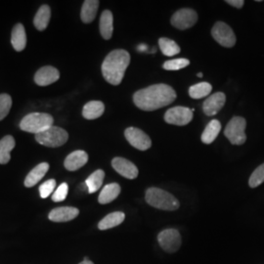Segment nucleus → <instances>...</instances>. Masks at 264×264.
Here are the masks:
<instances>
[{"instance_id": "22", "label": "nucleus", "mask_w": 264, "mask_h": 264, "mask_svg": "<svg viewBox=\"0 0 264 264\" xmlns=\"http://www.w3.org/2000/svg\"><path fill=\"white\" fill-rule=\"evenodd\" d=\"M113 21H114V18L111 11L105 10L102 13L100 18V33L102 37L106 40L111 39V37L113 36V31H114Z\"/></svg>"}, {"instance_id": "23", "label": "nucleus", "mask_w": 264, "mask_h": 264, "mask_svg": "<svg viewBox=\"0 0 264 264\" xmlns=\"http://www.w3.org/2000/svg\"><path fill=\"white\" fill-rule=\"evenodd\" d=\"M15 147V139L11 135H7L0 140V164H8L11 156L10 153Z\"/></svg>"}, {"instance_id": "17", "label": "nucleus", "mask_w": 264, "mask_h": 264, "mask_svg": "<svg viewBox=\"0 0 264 264\" xmlns=\"http://www.w3.org/2000/svg\"><path fill=\"white\" fill-rule=\"evenodd\" d=\"M49 165L47 163H41L38 166H36L25 177L24 180V186L28 188L34 187L36 184L38 183V181L41 180L43 176L46 174L48 171Z\"/></svg>"}, {"instance_id": "10", "label": "nucleus", "mask_w": 264, "mask_h": 264, "mask_svg": "<svg viewBox=\"0 0 264 264\" xmlns=\"http://www.w3.org/2000/svg\"><path fill=\"white\" fill-rule=\"evenodd\" d=\"M193 120V112L191 109L186 107H174L169 109L165 114V120L173 125H186Z\"/></svg>"}, {"instance_id": "20", "label": "nucleus", "mask_w": 264, "mask_h": 264, "mask_svg": "<svg viewBox=\"0 0 264 264\" xmlns=\"http://www.w3.org/2000/svg\"><path fill=\"white\" fill-rule=\"evenodd\" d=\"M11 43L16 51L20 52L24 50L27 45V35L23 24H17L14 27L11 36Z\"/></svg>"}, {"instance_id": "5", "label": "nucleus", "mask_w": 264, "mask_h": 264, "mask_svg": "<svg viewBox=\"0 0 264 264\" xmlns=\"http://www.w3.org/2000/svg\"><path fill=\"white\" fill-rule=\"evenodd\" d=\"M68 132L57 126H51L48 129L36 134V140L39 144L53 148L65 144L68 141Z\"/></svg>"}, {"instance_id": "29", "label": "nucleus", "mask_w": 264, "mask_h": 264, "mask_svg": "<svg viewBox=\"0 0 264 264\" xmlns=\"http://www.w3.org/2000/svg\"><path fill=\"white\" fill-rule=\"evenodd\" d=\"M213 90V86L208 83H200L189 88V95L193 99H201L208 96Z\"/></svg>"}, {"instance_id": "13", "label": "nucleus", "mask_w": 264, "mask_h": 264, "mask_svg": "<svg viewBox=\"0 0 264 264\" xmlns=\"http://www.w3.org/2000/svg\"><path fill=\"white\" fill-rule=\"evenodd\" d=\"M226 101V96L223 92H216L212 96L208 97L204 101L203 111L208 117L216 116V114L223 108Z\"/></svg>"}, {"instance_id": "4", "label": "nucleus", "mask_w": 264, "mask_h": 264, "mask_svg": "<svg viewBox=\"0 0 264 264\" xmlns=\"http://www.w3.org/2000/svg\"><path fill=\"white\" fill-rule=\"evenodd\" d=\"M53 118L45 113H33L24 117L20 123L22 130L38 134L53 126Z\"/></svg>"}, {"instance_id": "19", "label": "nucleus", "mask_w": 264, "mask_h": 264, "mask_svg": "<svg viewBox=\"0 0 264 264\" xmlns=\"http://www.w3.org/2000/svg\"><path fill=\"white\" fill-rule=\"evenodd\" d=\"M120 193V186L118 183H111L106 185L99 195L98 201L101 204H106L116 200Z\"/></svg>"}, {"instance_id": "8", "label": "nucleus", "mask_w": 264, "mask_h": 264, "mask_svg": "<svg viewBox=\"0 0 264 264\" xmlns=\"http://www.w3.org/2000/svg\"><path fill=\"white\" fill-rule=\"evenodd\" d=\"M212 35L221 46L231 48L236 44L237 39L233 30L223 22L216 23L212 30Z\"/></svg>"}, {"instance_id": "6", "label": "nucleus", "mask_w": 264, "mask_h": 264, "mask_svg": "<svg viewBox=\"0 0 264 264\" xmlns=\"http://www.w3.org/2000/svg\"><path fill=\"white\" fill-rule=\"evenodd\" d=\"M247 121L242 117H234L229 121L224 130V135L233 145H243L247 141Z\"/></svg>"}, {"instance_id": "24", "label": "nucleus", "mask_w": 264, "mask_h": 264, "mask_svg": "<svg viewBox=\"0 0 264 264\" xmlns=\"http://www.w3.org/2000/svg\"><path fill=\"white\" fill-rule=\"evenodd\" d=\"M125 218V215L121 212H115L107 216H105L98 224V228L100 230H107L119 226L123 222Z\"/></svg>"}, {"instance_id": "3", "label": "nucleus", "mask_w": 264, "mask_h": 264, "mask_svg": "<svg viewBox=\"0 0 264 264\" xmlns=\"http://www.w3.org/2000/svg\"><path fill=\"white\" fill-rule=\"evenodd\" d=\"M145 200L151 206L163 210L173 212L180 206L179 201L173 195L156 187L149 188L146 191Z\"/></svg>"}, {"instance_id": "21", "label": "nucleus", "mask_w": 264, "mask_h": 264, "mask_svg": "<svg viewBox=\"0 0 264 264\" xmlns=\"http://www.w3.org/2000/svg\"><path fill=\"white\" fill-rule=\"evenodd\" d=\"M99 1L97 0H86L84 1L81 17L83 22L85 24L91 23L95 17H96L97 11L99 8Z\"/></svg>"}, {"instance_id": "27", "label": "nucleus", "mask_w": 264, "mask_h": 264, "mask_svg": "<svg viewBox=\"0 0 264 264\" xmlns=\"http://www.w3.org/2000/svg\"><path fill=\"white\" fill-rule=\"evenodd\" d=\"M105 177V172L102 169H98L96 171H94L86 180L85 184L88 188V192L90 194L95 193L101 188L103 181Z\"/></svg>"}, {"instance_id": "26", "label": "nucleus", "mask_w": 264, "mask_h": 264, "mask_svg": "<svg viewBox=\"0 0 264 264\" xmlns=\"http://www.w3.org/2000/svg\"><path fill=\"white\" fill-rule=\"evenodd\" d=\"M51 17V9L48 5H42L36 13L34 24L38 31H44L49 24Z\"/></svg>"}, {"instance_id": "32", "label": "nucleus", "mask_w": 264, "mask_h": 264, "mask_svg": "<svg viewBox=\"0 0 264 264\" xmlns=\"http://www.w3.org/2000/svg\"><path fill=\"white\" fill-rule=\"evenodd\" d=\"M12 106V99L8 94H0V120L6 118Z\"/></svg>"}, {"instance_id": "9", "label": "nucleus", "mask_w": 264, "mask_h": 264, "mask_svg": "<svg viewBox=\"0 0 264 264\" xmlns=\"http://www.w3.org/2000/svg\"><path fill=\"white\" fill-rule=\"evenodd\" d=\"M198 21V14L189 8L180 9L177 12L174 13L171 17V24L178 29V30H187L189 28H192L194 24Z\"/></svg>"}, {"instance_id": "16", "label": "nucleus", "mask_w": 264, "mask_h": 264, "mask_svg": "<svg viewBox=\"0 0 264 264\" xmlns=\"http://www.w3.org/2000/svg\"><path fill=\"white\" fill-rule=\"evenodd\" d=\"M88 155L84 151H74L66 157L64 166L70 171L77 170L86 165Z\"/></svg>"}, {"instance_id": "31", "label": "nucleus", "mask_w": 264, "mask_h": 264, "mask_svg": "<svg viewBox=\"0 0 264 264\" xmlns=\"http://www.w3.org/2000/svg\"><path fill=\"white\" fill-rule=\"evenodd\" d=\"M264 182V164L255 168L250 177L249 185L251 188H256Z\"/></svg>"}, {"instance_id": "37", "label": "nucleus", "mask_w": 264, "mask_h": 264, "mask_svg": "<svg viewBox=\"0 0 264 264\" xmlns=\"http://www.w3.org/2000/svg\"><path fill=\"white\" fill-rule=\"evenodd\" d=\"M146 48H147V47H146L145 45H141V46H139V47H138V50L140 51V50H145Z\"/></svg>"}, {"instance_id": "18", "label": "nucleus", "mask_w": 264, "mask_h": 264, "mask_svg": "<svg viewBox=\"0 0 264 264\" xmlns=\"http://www.w3.org/2000/svg\"><path fill=\"white\" fill-rule=\"evenodd\" d=\"M105 111V105L101 101H90L83 110V116L86 120H95L100 118Z\"/></svg>"}, {"instance_id": "11", "label": "nucleus", "mask_w": 264, "mask_h": 264, "mask_svg": "<svg viewBox=\"0 0 264 264\" xmlns=\"http://www.w3.org/2000/svg\"><path fill=\"white\" fill-rule=\"evenodd\" d=\"M124 135L129 144L140 151H146L150 149L152 146V141L150 137L139 128L128 127L125 129Z\"/></svg>"}, {"instance_id": "34", "label": "nucleus", "mask_w": 264, "mask_h": 264, "mask_svg": "<svg viewBox=\"0 0 264 264\" xmlns=\"http://www.w3.org/2000/svg\"><path fill=\"white\" fill-rule=\"evenodd\" d=\"M68 192H69L68 184L67 183H62L60 186L58 187V189L53 194L52 200L54 202H62V201H64L67 198Z\"/></svg>"}, {"instance_id": "7", "label": "nucleus", "mask_w": 264, "mask_h": 264, "mask_svg": "<svg viewBox=\"0 0 264 264\" xmlns=\"http://www.w3.org/2000/svg\"><path fill=\"white\" fill-rule=\"evenodd\" d=\"M157 243L165 252L168 253L176 252L179 250L182 244L180 233L176 229L163 230L157 235Z\"/></svg>"}, {"instance_id": "12", "label": "nucleus", "mask_w": 264, "mask_h": 264, "mask_svg": "<svg viewBox=\"0 0 264 264\" xmlns=\"http://www.w3.org/2000/svg\"><path fill=\"white\" fill-rule=\"evenodd\" d=\"M114 169L127 179H135L138 176V168L130 161L123 157H115L112 161Z\"/></svg>"}, {"instance_id": "38", "label": "nucleus", "mask_w": 264, "mask_h": 264, "mask_svg": "<svg viewBox=\"0 0 264 264\" xmlns=\"http://www.w3.org/2000/svg\"><path fill=\"white\" fill-rule=\"evenodd\" d=\"M202 76H203V73H202V72H199V73H198V77H202Z\"/></svg>"}, {"instance_id": "36", "label": "nucleus", "mask_w": 264, "mask_h": 264, "mask_svg": "<svg viewBox=\"0 0 264 264\" xmlns=\"http://www.w3.org/2000/svg\"><path fill=\"white\" fill-rule=\"evenodd\" d=\"M78 264H94V263H93V262H92V261H90V260H89V259H88V258H87V257H85V258H84V261H83V262H81V263H78Z\"/></svg>"}, {"instance_id": "25", "label": "nucleus", "mask_w": 264, "mask_h": 264, "mask_svg": "<svg viewBox=\"0 0 264 264\" xmlns=\"http://www.w3.org/2000/svg\"><path fill=\"white\" fill-rule=\"evenodd\" d=\"M221 130V123L217 120H212L205 126L202 134V141L204 144H212Z\"/></svg>"}, {"instance_id": "2", "label": "nucleus", "mask_w": 264, "mask_h": 264, "mask_svg": "<svg viewBox=\"0 0 264 264\" xmlns=\"http://www.w3.org/2000/svg\"><path fill=\"white\" fill-rule=\"evenodd\" d=\"M129 63L130 55L127 51L122 49L112 51L102 64V72L104 78L109 84L119 85L123 80Z\"/></svg>"}, {"instance_id": "33", "label": "nucleus", "mask_w": 264, "mask_h": 264, "mask_svg": "<svg viewBox=\"0 0 264 264\" xmlns=\"http://www.w3.org/2000/svg\"><path fill=\"white\" fill-rule=\"evenodd\" d=\"M56 186L55 179H49L40 185L39 187V194L42 199H46L50 196V194L54 191V188Z\"/></svg>"}, {"instance_id": "30", "label": "nucleus", "mask_w": 264, "mask_h": 264, "mask_svg": "<svg viewBox=\"0 0 264 264\" xmlns=\"http://www.w3.org/2000/svg\"><path fill=\"white\" fill-rule=\"evenodd\" d=\"M190 65V61L185 58H179V59H173V60L167 61L163 68L167 71H178L181 69L186 68Z\"/></svg>"}, {"instance_id": "28", "label": "nucleus", "mask_w": 264, "mask_h": 264, "mask_svg": "<svg viewBox=\"0 0 264 264\" xmlns=\"http://www.w3.org/2000/svg\"><path fill=\"white\" fill-rule=\"evenodd\" d=\"M159 45L163 54L168 57H172L180 52V47L176 44V42L167 37L160 38Z\"/></svg>"}, {"instance_id": "14", "label": "nucleus", "mask_w": 264, "mask_h": 264, "mask_svg": "<svg viewBox=\"0 0 264 264\" xmlns=\"http://www.w3.org/2000/svg\"><path fill=\"white\" fill-rule=\"evenodd\" d=\"M59 77H60V72L57 69L51 66H46V67H42L36 72L35 82L36 84L40 86H46L57 82Z\"/></svg>"}, {"instance_id": "15", "label": "nucleus", "mask_w": 264, "mask_h": 264, "mask_svg": "<svg viewBox=\"0 0 264 264\" xmlns=\"http://www.w3.org/2000/svg\"><path fill=\"white\" fill-rule=\"evenodd\" d=\"M80 210L72 206H62L51 210L49 214V219L54 222H67L74 219L78 216Z\"/></svg>"}, {"instance_id": "35", "label": "nucleus", "mask_w": 264, "mask_h": 264, "mask_svg": "<svg viewBox=\"0 0 264 264\" xmlns=\"http://www.w3.org/2000/svg\"><path fill=\"white\" fill-rule=\"evenodd\" d=\"M225 2L228 3L229 5H231L235 8H238V9H241L245 4L244 0H226Z\"/></svg>"}, {"instance_id": "1", "label": "nucleus", "mask_w": 264, "mask_h": 264, "mask_svg": "<svg viewBox=\"0 0 264 264\" xmlns=\"http://www.w3.org/2000/svg\"><path fill=\"white\" fill-rule=\"evenodd\" d=\"M176 98L175 90L168 84L151 85L133 95L134 104L143 111H155L171 104Z\"/></svg>"}]
</instances>
